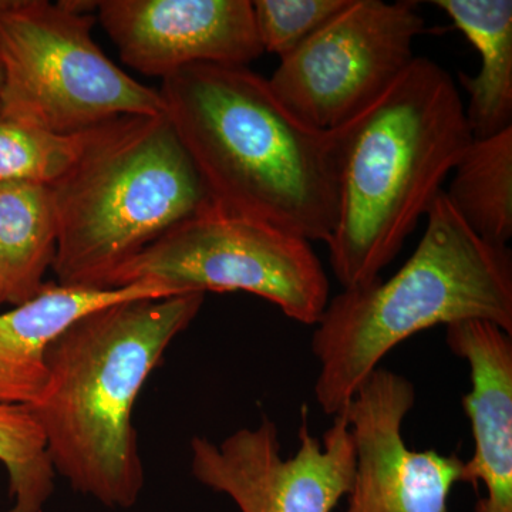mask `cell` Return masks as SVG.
I'll return each instance as SVG.
<instances>
[{"mask_svg": "<svg viewBox=\"0 0 512 512\" xmlns=\"http://www.w3.org/2000/svg\"><path fill=\"white\" fill-rule=\"evenodd\" d=\"M158 92L215 207L328 244L338 207L330 131L303 123L248 66L191 64Z\"/></svg>", "mask_w": 512, "mask_h": 512, "instance_id": "6da1fadb", "label": "cell"}, {"mask_svg": "<svg viewBox=\"0 0 512 512\" xmlns=\"http://www.w3.org/2000/svg\"><path fill=\"white\" fill-rule=\"evenodd\" d=\"M205 295L131 299L77 319L47 355V383L32 407L47 451L77 493L133 507L144 488L133 410L168 346L197 318Z\"/></svg>", "mask_w": 512, "mask_h": 512, "instance_id": "7a4b0ae2", "label": "cell"}, {"mask_svg": "<svg viewBox=\"0 0 512 512\" xmlns=\"http://www.w3.org/2000/svg\"><path fill=\"white\" fill-rule=\"evenodd\" d=\"M419 245L389 279L343 289L313 330L319 363L315 397L329 416L404 340L468 319L493 322L512 335V254L474 234L444 190L426 215Z\"/></svg>", "mask_w": 512, "mask_h": 512, "instance_id": "277c9868", "label": "cell"}, {"mask_svg": "<svg viewBox=\"0 0 512 512\" xmlns=\"http://www.w3.org/2000/svg\"><path fill=\"white\" fill-rule=\"evenodd\" d=\"M96 9L120 59L146 76L200 63L248 66L264 53L249 0H103Z\"/></svg>", "mask_w": 512, "mask_h": 512, "instance_id": "8fae6325", "label": "cell"}, {"mask_svg": "<svg viewBox=\"0 0 512 512\" xmlns=\"http://www.w3.org/2000/svg\"><path fill=\"white\" fill-rule=\"evenodd\" d=\"M92 130L66 136L0 116V183L52 187L76 163Z\"/></svg>", "mask_w": 512, "mask_h": 512, "instance_id": "ac0fdd59", "label": "cell"}, {"mask_svg": "<svg viewBox=\"0 0 512 512\" xmlns=\"http://www.w3.org/2000/svg\"><path fill=\"white\" fill-rule=\"evenodd\" d=\"M302 407L299 447L282 456L276 424L264 417L221 443L191 441V473L205 487L228 495L241 512H332L355 476V443L345 413L333 416L323 436L311 434Z\"/></svg>", "mask_w": 512, "mask_h": 512, "instance_id": "9c48e42d", "label": "cell"}, {"mask_svg": "<svg viewBox=\"0 0 512 512\" xmlns=\"http://www.w3.org/2000/svg\"><path fill=\"white\" fill-rule=\"evenodd\" d=\"M426 22L413 2L349 0L281 59L268 82L303 123L332 131L372 106L416 59Z\"/></svg>", "mask_w": 512, "mask_h": 512, "instance_id": "ba28073f", "label": "cell"}, {"mask_svg": "<svg viewBox=\"0 0 512 512\" xmlns=\"http://www.w3.org/2000/svg\"><path fill=\"white\" fill-rule=\"evenodd\" d=\"M416 397L407 377L380 366L343 410L355 443L345 512H447L451 490L463 483L464 461L407 447L403 424Z\"/></svg>", "mask_w": 512, "mask_h": 512, "instance_id": "30bf717a", "label": "cell"}, {"mask_svg": "<svg viewBox=\"0 0 512 512\" xmlns=\"http://www.w3.org/2000/svg\"><path fill=\"white\" fill-rule=\"evenodd\" d=\"M57 248L50 187L0 183V305L29 301L46 284Z\"/></svg>", "mask_w": 512, "mask_h": 512, "instance_id": "9a60e30c", "label": "cell"}, {"mask_svg": "<svg viewBox=\"0 0 512 512\" xmlns=\"http://www.w3.org/2000/svg\"><path fill=\"white\" fill-rule=\"evenodd\" d=\"M0 463L9 477V512H43L56 471L45 434L28 407L0 404Z\"/></svg>", "mask_w": 512, "mask_h": 512, "instance_id": "e0dca14e", "label": "cell"}, {"mask_svg": "<svg viewBox=\"0 0 512 512\" xmlns=\"http://www.w3.org/2000/svg\"><path fill=\"white\" fill-rule=\"evenodd\" d=\"M0 84H2V66H0Z\"/></svg>", "mask_w": 512, "mask_h": 512, "instance_id": "ffe728a7", "label": "cell"}, {"mask_svg": "<svg viewBox=\"0 0 512 512\" xmlns=\"http://www.w3.org/2000/svg\"><path fill=\"white\" fill-rule=\"evenodd\" d=\"M348 3L349 0H255L252 8L262 50L284 59Z\"/></svg>", "mask_w": 512, "mask_h": 512, "instance_id": "d6986e66", "label": "cell"}, {"mask_svg": "<svg viewBox=\"0 0 512 512\" xmlns=\"http://www.w3.org/2000/svg\"><path fill=\"white\" fill-rule=\"evenodd\" d=\"M447 200L468 228L495 247L512 238V128L473 138L453 170Z\"/></svg>", "mask_w": 512, "mask_h": 512, "instance_id": "2e32d148", "label": "cell"}, {"mask_svg": "<svg viewBox=\"0 0 512 512\" xmlns=\"http://www.w3.org/2000/svg\"><path fill=\"white\" fill-rule=\"evenodd\" d=\"M56 282L107 289L111 276L181 222L212 205L167 114L93 128L73 167L50 187Z\"/></svg>", "mask_w": 512, "mask_h": 512, "instance_id": "5b68a950", "label": "cell"}, {"mask_svg": "<svg viewBox=\"0 0 512 512\" xmlns=\"http://www.w3.org/2000/svg\"><path fill=\"white\" fill-rule=\"evenodd\" d=\"M171 295L157 285L87 289L46 282L32 299L0 313V404L32 409L39 402L50 346L77 319L113 303Z\"/></svg>", "mask_w": 512, "mask_h": 512, "instance_id": "4fadbf2b", "label": "cell"}, {"mask_svg": "<svg viewBox=\"0 0 512 512\" xmlns=\"http://www.w3.org/2000/svg\"><path fill=\"white\" fill-rule=\"evenodd\" d=\"M0 0V116L56 134H80L127 116L165 114L158 90L138 83L94 42L96 2Z\"/></svg>", "mask_w": 512, "mask_h": 512, "instance_id": "8992f818", "label": "cell"}, {"mask_svg": "<svg viewBox=\"0 0 512 512\" xmlns=\"http://www.w3.org/2000/svg\"><path fill=\"white\" fill-rule=\"evenodd\" d=\"M330 134L338 187L330 266L343 289L356 288L399 255L473 136L456 82L426 57Z\"/></svg>", "mask_w": 512, "mask_h": 512, "instance_id": "3957f363", "label": "cell"}, {"mask_svg": "<svg viewBox=\"0 0 512 512\" xmlns=\"http://www.w3.org/2000/svg\"><path fill=\"white\" fill-rule=\"evenodd\" d=\"M448 349L470 367L463 397L474 454L464 461L463 483L484 484L476 512H512V335L493 322L460 320L446 326Z\"/></svg>", "mask_w": 512, "mask_h": 512, "instance_id": "7c38bea8", "label": "cell"}, {"mask_svg": "<svg viewBox=\"0 0 512 512\" xmlns=\"http://www.w3.org/2000/svg\"><path fill=\"white\" fill-rule=\"evenodd\" d=\"M480 55L476 76L460 73L468 94L466 119L473 138L512 128L511 0H436Z\"/></svg>", "mask_w": 512, "mask_h": 512, "instance_id": "5bb4252c", "label": "cell"}, {"mask_svg": "<svg viewBox=\"0 0 512 512\" xmlns=\"http://www.w3.org/2000/svg\"><path fill=\"white\" fill-rule=\"evenodd\" d=\"M140 284L173 295L252 293L308 326L330 301L328 276L308 239L214 204L121 266L107 289Z\"/></svg>", "mask_w": 512, "mask_h": 512, "instance_id": "52a82bcc", "label": "cell"}]
</instances>
